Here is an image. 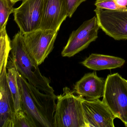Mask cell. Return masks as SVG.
<instances>
[{"label":"cell","mask_w":127,"mask_h":127,"mask_svg":"<svg viewBox=\"0 0 127 127\" xmlns=\"http://www.w3.org/2000/svg\"><path fill=\"white\" fill-rule=\"evenodd\" d=\"M125 62L124 59L119 57L92 53L81 64L88 69L99 71L121 67Z\"/></svg>","instance_id":"4fadbf2b"},{"label":"cell","mask_w":127,"mask_h":127,"mask_svg":"<svg viewBox=\"0 0 127 127\" xmlns=\"http://www.w3.org/2000/svg\"><path fill=\"white\" fill-rule=\"evenodd\" d=\"M94 5L96 8L106 10L121 9L117 6L113 0H96Z\"/></svg>","instance_id":"d6986e66"},{"label":"cell","mask_w":127,"mask_h":127,"mask_svg":"<svg viewBox=\"0 0 127 127\" xmlns=\"http://www.w3.org/2000/svg\"><path fill=\"white\" fill-rule=\"evenodd\" d=\"M8 63L0 68V127H14L16 114L7 81Z\"/></svg>","instance_id":"30bf717a"},{"label":"cell","mask_w":127,"mask_h":127,"mask_svg":"<svg viewBox=\"0 0 127 127\" xmlns=\"http://www.w3.org/2000/svg\"><path fill=\"white\" fill-rule=\"evenodd\" d=\"M7 69V81L11 93L16 113L22 110L21 96L18 80L17 71L10 63Z\"/></svg>","instance_id":"5bb4252c"},{"label":"cell","mask_w":127,"mask_h":127,"mask_svg":"<svg viewBox=\"0 0 127 127\" xmlns=\"http://www.w3.org/2000/svg\"><path fill=\"white\" fill-rule=\"evenodd\" d=\"M0 68H1L5 62H8L9 53L11 52V46L9 37L7 34L6 26L0 30Z\"/></svg>","instance_id":"9a60e30c"},{"label":"cell","mask_w":127,"mask_h":127,"mask_svg":"<svg viewBox=\"0 0 127 127\" xmlns=\"http://www.w3.org/2000/svg\"><path fill=\"white\" fill-rule=\"evenodd\" d=\"M113 1L120 9H127V0H113Z\"/></svg>","instance_id":"ffe728a7"},{"label":"cell","mask_w":127,"mask_h":127,"mask_svg":"<svg viewBox=\"0 0 127 127\" xmlns=\"http://www.w3.org/2000/svg\"><path fill=\"white\" fill-rule=\"evenodd\" d=\"M105 80L98 77L96 72L85 74L74 87L75 94L88 100L99 99L103 97Z\"/></svg>","instance_id":"7c38bea8"},{"label":"cell","mask_w":127,"mask_h":127,"mask_svg":"<svg viewBox=\"0 0 127 127\" xmlns=\"http://www.w3.org/2000/svg\"><path fill=\"white\" fill-rule=\"evenodd\" d=\"M58 33L40 29L24 34L26 47L38 65L42 64L52 51Z\"/></svg>","instance_id":"ba28073f"},{"label":"cell","mask_w":127,"mask_h":127,"mask_svg":"<svg viewBox=\"0 0 127 127\" xmlns=\"http://www.w3.org/2000/svg\"><path fill=\"white\" fill-rule=\"evenodd\" d=\"M82 104L86 127H114L116 117L102 100L83 98Z\"/></svg>","instance_id":"9c48e42d"},{"label":"cell","mask_w":127,"mask_h":127,"mask_svg":"<svg viewBox=\"0 0 127 127\" xmlns=\"http://www.w3.org/2000/svg\"><path fill=\"white\" fill-rule=\"evenodd\" d=\"M11 63L17 71L28 82L44 93L56 96L48 78L42 75L38 65L27 50L23 34H16L11 42Z\"/></svg>","instance_id":"7a4b0ae2"},{"label":"cell","mask_w":127,"mask_h":127,"mask_svg":"<svg viewBox=\"0 0 127 127\" xmlns=\"http://www.w3.org/2000/svg\"><path fill=\"white\" fill-rule=\"evenodd\" d=\"M22 109L26 111L37 127H54L57 96L43 93L17 72Z\"/></svg>","instance_id":"6da1fadb"},{"label":"cell","mask_w":127,"mask_h":127,"mask_svg":"<svg viewBox=\"0 0 127 127\" xmlns=\"http://www.w3.org/2000/svg\"><path fill=\"white\" fill-rule=\"evenodd\" d=\"M14 127H37L29 114L24 110L16 112Z\"/></svg>","instance_id":"e0dca14e"},{"label":"cell","mask_w":127,"mask_h":127,"mask_svg":"<svg viewBox=\"0 0 127 127\" xmlns=\"http://www.w3.org/2000/svg\"><path fill=\"white\" fill-rule=\"evenodd\" d=\"M44 0H23L14 8V20L23 34L40 29L43 17Z\"/></svg>","instance_id":"52a82bcc"},{"label":"cell","mask_w":127,"mask_h":127,"mask_svg":"<svg viewBox=\"0 0 127 127\" xmlns=\"http://www.w3.org/2000/svg\"><path fill=\"white\" fill-rule=\"evenodd\" d=\"M99 28L96 16L84 21L76 30L72 32L62 52V56L72 57L87 48L97 39Z\"/></svg>","instance_id":"5b68a950"},{"label":"cell","mask_w":127,"mask_h":127,"mask_svg":"<svg viewBox=\"0 0 127 127\" xmlns=\"http://www.w3.org/2000/svg\"><path fill=\"white\" fill-rule=\"evenodd\" d=\"M68 17L64 0H44L41 29L58 32Z\"/></svg>","instance_id":"8fae6325"},{"label":"cell","mask_w":127,"mask_h":127,"mask_svg":"<svg viewBox=\"0 0 127 127\" xmlns=\"http://www.w3.org/2000/svg\"><path fill=\"white\" fill-rule=\"evenodd\" d=\"M75 94L65 87L57 96L54 127H86L82 104L84 97Z\"/></svg>","instance_id":"3957f363"},{"label":"cell","mask_w":127,"mask_h":127,"mask_svg":"<svg viewBox=\"0 0 127 127\" xmlns=\"http://www.w3.org/2000/svg\"><path fill=\"white\" fill-rule=\"evenodd\" d=\"M12 0L16 3V2H18V1H21V0Z\"/></svg>","instance_id":"44dd1931"},{"label":"cell","mask_w":127,"mask_h":127,"mask_svg":"<svg viewBox=\"0 0 127 127\" xmlns=\"http://www.w3.org/2000/svg\"><path fill=\"white\" fill-rule=\"evenodd\" d=\"M102 101L116 118L124 124L127 122V87L119 73L108 75L105 79Z\"/></svg>","instance_id":"277c9868"},{"label":"cell","mask_w":127,"mask_h":127,"mask_svg":"<svg viewBox=\"0 0 127 127\" xmlns=\"http://www.w3.org/2000/svg\"><path fill=\"white\" fill-rule=\"evenodd\" d=\"M125 126H126V127H127V122L126 123H125Z\"/></svg>","instance_id":"603a6c76"},{"label":"cell","mask_w":127,"mask_h":127,"mask_svg":"<svg viewBox=\"0 0 127 127\" xmlns=\"http://www.w3.org/2000/svg\"><path fill=\"white\" fill-rule=\"evenodd\" d=\"M124 81H125V83L126 85V86L127 87V80L124 79Z\"/></svg>","instance_id":"7402d4cb"},{"label":"cell","mask_w":127,"mask_h":127,"mask_svg":"<svg viewBox=\"0 0 127 127\" xmlns=\"http://www.w3.org/2000/svg\"><path fill=\"white\" fill-rule=\"evenodd\" d=\"M15 4L12 0H0V30L6 26L9 15L14 12Z\"/></svg>","instance_id":"2e32d148"},{"label":"cell","mask_w":127,"mask_h":127,"mask_svg":"<svg viewBox=\"0 0 127 127\" xmlns=\"http://www.w3.org/2000/svg\"><path fill=\"white\" fill-rule=\"evenodd\" d=\"M100 29L117 40H127V9L94 10Z\"/></svg>","instance_id":"8992f818"},{"label":"cell","mask_w":127,"mask_h":127,"mask_svg":"<svg viewBox=\"0 0 127 127\" xmlns=\"http://www.w3.org/2000/svg\"><path fill=\"white\" fill-rule=\"evenodd\" d=\"M86 0H64L68 17L71 18L78 7Z\"/></svg>","instance_id":"ac0fdd59"}]
</instances>
